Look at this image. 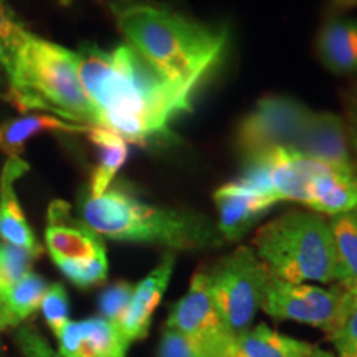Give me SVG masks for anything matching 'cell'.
Segmentation results:
<instances>
[{
	"instance_id": "10",
	"label": "cell",
	"mask_w": 357,
	"mask_h": 357,
	"mask_svg": "<svg viewBox=\"0 0 357 357\" xmlns=\"http://www.w3.org/2000/svg\"><path fill=\"white\" fill-rule=\"evenodd\" d=\"M45 243L55 263L88 260L106 253L101 236L70 217V205L55 200L48 208Z\"/></svg>"
},
{
	"instance_id": "3",
	"label": "cell",
	"mask_w": 357,
	"mask_h": 357,
	"mask_svg": "<svg viewBox=\"0 0 357 357\" xmlns=\"http://www.w3.org/2000/svg\"><path fill=\"white\" fill-rule=\"evenodd\" d=\"M79 213L88 229L119 242L160 245L182 252L217 248L225 242L217 223L204 213L146 204L123 187H109L96 197L86 192Z\"/></svg>"
},
{
	"instance_id": "11",
	"label": "cell",
	"mask_w": 357,
	"mask_h": 357,
	"mask_svg": "<svg viewBox=\"0 0 357 357\" xmlns=\"http://www.w3.org/2000/svg\"><path fill=\"white\" fill-rule=\"evenodd\" d=\"M291 151L318 162L356 171L347 142L344 119L337 114L312 111L300 139Z\"/></svg>"
},
{
	"instance_id": "19",
	"label": "cell",
	"mask_w": 357,
	"mask_h": 357,
	"mask_svg": "<svg viewBox=\"0 0 357 357\" xmlns=\"http://www.w3.org/2000/svg\"><path fill=\"white\" fill-rule=\"evenodd\" d=\"M86 124L63 121L50 114H26L22 118L10 119L0 126V151L8 155V159L20 158L24 154L25 144L32 137L45 131L60 132H88Z\"/></svg>"
},
{
	"instance_id": "4",
	"label": "cell",
	"mask_w": 357,
	"mask_h": 357,
	"mask_svg": "<svg viewBox=\"0 0 357 357\" xmlns=\"http://www.w3.org/2000/svg\"><path fill=\"white\" fill-rule=\"evenodd\" d=\"M7 100L22 113L50 111L70 123L98 126V114L78 77L77 52L30 35L7 71Z\"/></svg>"
},
{
	"instance_id": "6",
	"label": "cell",
	"mask_w": 357,
	"mask_h": 357,
	"mask_svg": "<svg viewBox=\"0 0 357 357\" xmlns=\"http://www.w3.org/2000/svg\"><path fill=\"white\" fill-rule=\"evenodd\" d=\"M204 273L227 329L234 334L250 329L273 276L257 253L248 247H238L211 266H204Z\"/></svg>"
},
{
	"instance_id": "12",
	"label": "cell",
	"mask_w": 357,
	"mask_h": 357,
	"mask_svg": "<svg viewBox=\"0 0 357 357\" xmlns=\"http://www.w3.org/2000/svg\"><path fill=\"white\" fill-rule=\"evenodd\" d=\"M213 200L218 211V231L223 240L236 242L255 225V222L276 204L275 199L261 194L243 181L222 185Z\"/></svg>"
},
{
	"instance_id": "35",
	"label": "cell",
	"mask_w": 357,
	"mask_h": 357,
	"mask_svg": "<svg viewBox=\"0 0 357 357\" xmlns=\"http://www.w3.org/2000/svg\"><path fill=\"white\" fill-rule=\"evenodd\" d=\"M347 215H349V217H351V220H352V222H354V225L357 227V205H356V207H354V208H352V211H351L349 213H347Z\"/></svg>"
},
{
	"instance_id": "2",
	"label": "cell",
	"mask_w": 357,
	"mask_h": 357,
	"mask_svg": "<svg viewBox=\"0 0 357 357\" xmlns=\"http://www.w3.org/2000/svg\"><path fill=\"white\" fill-rule=\"evenodd\" d=\"M128 45L169 82L195 91L220 61L227 32L151 0H108Z\"/></svg>"
},
{
	"instance_id": "29",
	"label": "cell",
	"mask_w": 357,
	"mask_h": 357,
	"mask_svg": "<svg viewBox=\"0 0 357 357\" xmlns=\"http://www.w3.org/2000/svg\"><path fill=\"white\" fill-rule=\"evenodd\" d=\"M132 289V284L126 283V281H119V283H114L113 287L105 289L100 298L101 318L108 319L113 324H118L119 319L123 318L124 311H126L129 300H131Z\"/></svg>"
},
{
	"instance_id": "18",
	"label": "cell",
	"mask_w": 357,
	"mask_h": 357,
	"mask_svg": "<svg viewBox=\"0 0 357 357\" xmlns=\"http://www.w3.org/2000/svg\"><path fill=\"white\" fill-rule=\"evenodd\" d=\"M318 52L333 73L357 75V20H329L319 33Z\"/></svg>"
},
{
	"instance_id": "7",
	"label": "cell",
	"mask_w": 357,
	"mask_h": 357,
	"mask_svg": "<svg viewBox=\"0 0 357 357\" xmlns=\"http://www.w3.org/2000/svg\"><path fill=\"white\" fill-rule=\"evenodd\" d=\"M312 111L288 96H266L245 116L236 129V149L245 162L276 149H293Z\"/></svg>"
},
{
	"instance_id": "36",
	"label": "cell",
	"mask_w": 357,
	"mask_h": 357,
	"mask_svg": "<svg viewBox=\"0 0 357 357\" xmlns=\"http://www.w3.org/2000/svg\"><path fill=\"white\" fill-rule=\"evenodd\" d=\"M344 291H346L347 294H349V296L356 298V300H357V284H354V287L349 288V289H344Z\"/></svg>"
},
{
	"instance_id": "15",
	"label": "cell",
	"mask_w": 357,
	"mask_h": 357,
	"mask_svg": "<svg viewBox=\"0 0 357 357\" xmlns=\"http://www.w3.org/2000/svg\"><path fill=\"white\" fill-rule=\"evenodd\" d=\"M312 211L326 215H344L357 205V174L318 162L312 172L305 202Z\"/></svg>"
},
{
	"instance_id": "28",
	"label": "cell",
	"mask_w": 357,
	"mask_h": 357,
	"mask_svg": "<svg viewBox=\"0 0 357 357\" xmlns=\"http://www.w3.org/2000/svg\"><path fill=\"white\" fill-rule=\"evenodd\" d=\"M346 296V314L329 339L336 347L337 357H357V300L347 293Z\"/></svg>"
},
{
	"instance_id": "37",
	"label": "cell",
	"mask_w": 357,
	"mask_h": 357,
	"mask_svg": "<svg viewBox=\"0 0 357 357\" xmlns=\"http://www.w3.org/2000/svg\"><path fill=\"white\" fill-rule=\"evenodd\" d=\"M2 71H3V65H2V56H0V88H2ZM6 73V71H3ZM0 95H2V89H0Z\"/></svg>"
},
{
	"instance_id": "33",
	"label": "cell",
	"mask_w": 357,
	"mask_h": 357,
	"mask_svg": "<svg viewBox=\"0 0 357 357\" xmlns=\"http://www.w3.org/2000/svg\"><path fill=\"white\" fill-rule=\"evenodd\" d=\"M334 7L342 8V10H349V8L357 7V0H331Z\"/></svg>"
},
{
	"instance_id": "32",
	"label": "cell",
	"mask_w": 357,
	"mask_h": 357,
	"mask_svg": "<svg viewBox=\"0 0 357 357\" xmlns=\"http://www.w3.org/2000/svg\"><path fill=\"white\" fill-rule=\"evenodd\" d=\"M10 318H8L6 306H3V296H2V287H0V331L6 328H10Z\"/></svg>"
},
{
	"instance_id": "34",
	"label": "cell",
	"mask_w": 357,
	"mask_h": 357,
	"mask_svg": "<svg viewBox=\"0 0 357 357\" xmlns=\"http://www.w3.org/2000/svg\"><path fill=\"white\" fill-rule=\"evenodd\" d=\"M307 357H336V356H334L333 352H329V351H324V349H319V347H314V351H312Z\"/></svg>"
},
{
	"instance_id": "26",
	"label": "cell",
	"mask_w": 357,
	"mask_h": 357,
	"mask_svg": "<svg viewBox=\"0 0 357 357\" xmlns=\"http://www.w3.org/2000/svg\"><path fill=\"white\" fill-rule=\"evenodd\" d=\"M56 266L78 288L96 287L108 276V257H106V253L88 258V260L61 261L56 263Z\"/></svg>"
},
{
	"instance_id": "16",
	"label": "cell",
	"mask_w": 357,
	"mask_h": 357,
	"mask_svg": "<svg viewBox=\"0 0 357 357\" xmlns=\"http://www.w3.org/2000/svg\"><path fill=\"white\" fill-rule=\"evenodd\" d=\"M26 171L29 164L25 160L12 158L7 159L0 176V238L15 247L42 252L15 192V181Z\"/></svg>"
},
{
	"instance_id": "8",
	"label": "cell",
	"mask_w": 357,
	"mask_h": 357,
	"mask_svg": "<svg viewBox=\"0 0 357 357\" xmlns=\"http://www.w3.org/2000/svg\"><path fill=\"white\" fill-rule=\"evenodd\" d=\"M347 296L342 288L324 289L307 283H289L271 276L261 310L271 318L296 321L323 329L328 337L336 331L346 314Z\"/></svg>"
},
{
	"instance_id": "24",
	"label": "cell",
	"mask_w": 357,
	"mask_h": 357,
	"mask_svg": "<svg viewBox=\"0 0 357 357\" xmlns=\"http://www.w3.org/2000/svg\"><path fill=\"white\" fill-rule=\"evenodd\" d=\"M29 30L17 19L15 12L8 7L6 0H0V56H2L3 71L10 70L17 52L30 37Z\"/></svg>"
},
{
	"instance_id": "1",
	"label": "cell",
	"mask_w": 357,
	"mask_h": 357,
	"mask_svg": "<svg viewBox=\"0 0 357 357\" xmlns=\"http://www.w3.org/2000/svg\"><path fill=\"white\" fill-rule=\"evenodd\" d=\"M77 56L79 82L98 126L126 142L162 141L172 119L190 109L194 91L169 82L131 45L121 43L113 52L84 45Z\"/></svg>"
},
{
	"instance_id": "14",
	"label": "cell",
	"mask_w": 357,
	"mask_h": 357,
	"mask_svg": "<svg viewBox=\"0 0 357 357\" xmlns=\"http://www.w3.org/2000/svg\"><path fill=\"white\" fill-rule=\"evenodd\" d=\"M56 337L65 357H126L129 346L116 324L105 318L68 321Z\"/></svg>"
},
{
	"instance_id": "30",
	"label": "cell",
	"mask_w": 357,
	"mask_h": 357,
	"mask_svg": "<svg viewBox=\"0 0 357 357\" xmlns=\"http://www.w3.org/2000/svg\"><path fill=\"white\" fill-rule=\"evenodd\" d=\"M15 339L24 357H65L60 351H53L50 344L32 328L17 329Z\"/></svg>"
},
{
	"instance_id": "5",
	"label": "cell",
	"mask_w": 357,
	"mask_h": 357,
	"mask_svg": "<svg viewBox=\"0 0 357 357\" xmlns=\"http://www.w3.org/2000/svg\"><path fill=\"white\" fill-rule=\"evenodd\" d=\"M253 252L278 280L336 281L331 227L319 213L294 211L265 223L253 238Z\"/></svg>"
},
{
	"instance_id": "27",
	"label": "cell",
	"mask_w": 357,
	"mask_h": 357,
	"mask_svg": "<svg viewBox=\"0 0 357 357\" xmlns=\"http://www.w3.org/2000/svg\"><path fill=\"white\" fill-rule=\"evenodd\" d=\"M40 307H42L45 321H47V324L50 326L53 334L56 336L70 321L68 294H66L63 284L55 283L48 287Z\"/></svg>"
},
{
	"instance_id": "31",
	"label": "cell",
	"mask_w": 357,
	"mask_h": 357,
	"mask_svg": "<svg viewBox=\"0 0 357 357\" xmlns=\"http://www.w3.org/2000/svg\"><path fill=\"white\" fill-rule=\"evenodd\" d=\"M344 126L354 166H357V82L344 93Z\"/></svg>"
},
{
	"instance_id": "23",
	"label": "cell",
	"mask_w": 357,
	"mask_h": 357,
	"mask_svg": "<svg viewBox=\"0 0 357 357\" xmlns=\"http://www.w3.org/2000/svg\"><path fill=\"white\" fill-rule=\"evenodd\" d=\"M48 284L42 276L30 271L19 281L2 289L3 306L10 318L12 326H19L22 321L32 316L42 305Z\"/></svg>"
},
{
	"instance_id": "17",
	"label": "cell",
	"mask_w": 357,
	"mask_h": 357,
	"mask_svg": "<svg viewBox=\"0 0 357 357\" xmlns=\"http://www.w3.org/2000/svg\"><path fill=\"white\" fill-rule=\"evenodd\" d=\"M316 346L281 334L265 324L235 334L231 357H307Z\"/></svg>"
},
{
	"instance_id": "9",
	"label": "cell",
	"mask_w": 357,
	"mask_h": 357,
	"mask_svg": "<svg viewBox=\"0 0 357 357\" xmlns=\"http://www.w3.org/2000/svg\"><path fill=\"white\" fill-rule=\"evenodd\" d=\"M167 328L192 337H218L230 333L223 324L220 312L208 291L204 268L195 271L190 280L189 291L172 306Z\"/></svg>"
},
{
	"instance_id": "25",
	"label": "cell",
	"mask_w": 357,
	"mask_h": 357,
	"mask_svg": "<svg viewBox=\"0 0 357 357\" xmlns=\"http://www.w3.org/2000/svg\"><path fill=\"white\" fill-rule=\"evenodd\" d=\"M42 252H33L15 247L10 243H0V287L7 288L30 273L33 261Z\"/></svg>"
},
{
	"instance_id": "13",
	"label": "cell",
	"mask_w": 357,
	"mask_h": 357,
	"mask_svg": "<svg viewBox=\"0 0 357 357\" xmlns=\"http://www.w3.org/2000/svg\"><path fill=\"white\" fill-rule=\"evenodd\" d=\"M174 266H176V257L174 253H166L162 261L134 287L126 311L116 324L128 344L146 337L154 312L169 287Z\"/></svg>"
},
{
	"instance_id": "22",
	"label": "cell",
	"mask_w": 357,
	"mask_h": 357,
	"mask_svg": "<svg viewBox=\"0 0 357 357\" xmlns=\"http://www.w3.org/2000/svg\"><path fill=\"white\" fill-rule=\"evenodd\" d=\"M336 252V281L342 289L357 284V227L351 217L336 215L329 222Z\"/></svg>"
},
{
	"instance_id": "21",
	"label": "cell",
	"mask_w": 357,
	"mask_h": 357,
	"mask_svg": "<svg viewBox=\"0 0 357 357\" xmlns=\"http://www.w3.org/2000/svg\"><path fill=\"white\" fill-rule=\"evenodd\" d=\"M235 334L218 337H192L166 328L158 351V357H231Z\"/></svg>"
},
{
	"instance_id": "20",
	"label": "cell",
	"mask_w": 357,
	"mask_h": 357,
	"mask_svg": "<svg viewBox=\"0 0 357 357\" xmlns=\"http://www.w3.org/2000/svg\"><path fill=\"white\" fill-rule=\"evenodd\" d=\"M88 137L100 151L98 166L93 171L91 184H89V195H101L111 187L114 176L128 160V142L121 136L100 126H89Z\"/></svg>"
}]
</instances>
